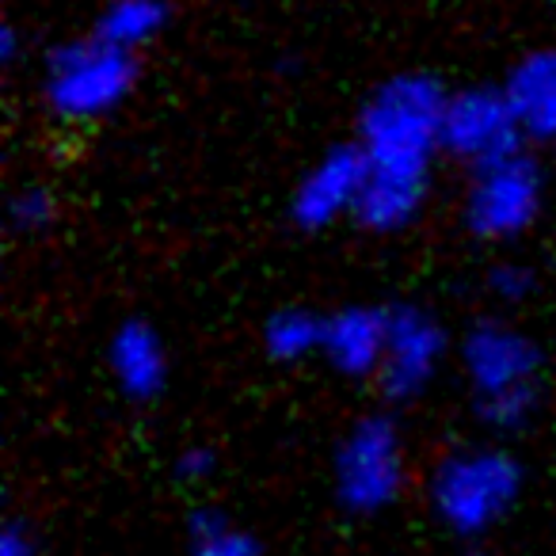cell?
Here are the masks:
<instances>
[{"instance_id": "obj_1", "label": "cell", "mask_w": 556, "mask_h": 556, "mask_svg": "<svg viewBox=\"0 0 556 556\" xmlns=\"http://www.w3.org/2000/svg\"><path fill=\"white\" fill-rule=\"evenodd\" d=\"M450 92L431 73H396L366 96L355 146L366 156V187L351 222L366 232H401L424 214L431 168L442 156V111Z\"/></svg>"}, {"instance_id": "obj_2", "label": "cell", "mask_w": 556, "mask_h": 556, "mask_svg": "<svg viewBox=\"0 0 556 556\" xmlns=\"http://www.w3.org/2000/svg\"><path fill=\"white\" fill-rule=\"evenodd\" d=\"M462 374L488 431L515 434L538 416L541 404V348L533 336L507 320H477L462 336Z\"/></svg>"}, {"instance_id": "obj_3", "label": "cell", "mask_w": 556, "mask_h": 556, "mask_svg": "<svg viewBox=\"0 0 556 556\" xmlns=\"http://www.w3.org/2000/svg\"><path fill=\"white\" fill-rule=\"evenodd\" d=\"M522 465L503 446H457L427 477V507L454 538H484L515 510Z\"/></svg>"}, {"instance_id": "obj_4", "label": "cell", "mask_w": 556, "mask_h": 556, "mask_svg": "<svg viewBox=\"0 0 556 556\" xmlns=\"http://www.w3.org/2000/svg\"><path fill=\"white\" fill-rule=\"evenodd\" d=\"M138 62L100 35L54 47L42 65V103L58 123L88 126L115 115L134 92Z\"/></svg>"}, {"instance_id": "obj_5", "label": "cell", "mask_w": 556, "mask_h": 556, "mask_svg": "<svg viewBox=\"0 0 556 556\" xmlns=\"http://www.w3.org/2000/svg\"><path fill=\"white\" fill-rule=\"evenodd\" d=\"M408 477V442L393 416L370 412L343 431L332 457V492L348 515H386L401 503Z\"/></svg>"}, {"instance_id": "obj_6", "label": "cell", "mask_w": 556, "mask_h": 556, "mask_svg": "<svg viewBox=\"0 0 556 556\" xmlns=\"http://www.w3.org/2000/svg\"><path fill=\"white\" fill-rule=\"evenodd\" d=\"M541 206H545V179L522 149L507 161L472 168L469 191L462 202V222L477 240L507 244L533 229Z\"/></svg>"}, {"instance_id": "obj_7", "label": "cell", "mask_w": 556, "mask_h": 556, "mask_svg": "<svg viewBox=\"0 0 556 556\" xmlns=\"http://www.w3.org/2000/svg\"><path fill=\"white\" fill-rule=\"evenodd\" d=\"M522 123H518L503 85H472L450 92L446 111H442V153L446 156L469 164V168H484V164L522 153Z\"/></svg>"}, {"instance_id": "obj_8", "label": "cell", "mask_w": 556, "mask_h": 556, "mask_svg": "<svg viewBox=\"0 0 556 556\" xmlns=\"http://www.w3.org/2000/svg\"><path fill=\"white\" fill-rule=\"evenodd\" d=\"M450 355V336L442 320L424 305H396L389 309V343L381 358V393L396 404L419 401L442 374Z\"/></svg>"}, {"instance_id": "obj_9", "label": "cell", "mask_w": 556, "mask_h": 556, "mask_svg": "<svg viewBox=\"0 0 556 556\" xmlns=\"http://www.w3.org/2000/svg\"><path fill=\"white\" fill-rule=\"evenodd\" d=\"M366 176H370V168H366V156L355 141L332 146L302 172L294 194H290L294 225L305 232H320L328 225L343 222V217H355Z\"/></svg>"}, {"instance_id": "obj_10", "label": "cell", "mask_w": 556, "mask_h": 556, "mask_svg": "<svg viewBox=\"0 0 556 556\" xmlns=\"http://www.w3.org/2000/svg\"><path fill=\"white\" fill-rule=\"evenodd\" d=\"M389 343V309L378 305H343L325 317V348L320 358L340 378H378Z\"/></svg>"}, {"instance_id": "obj_11", "label": "cell", "mask_w": 556, "mask_h": 556, "mask_svg": "<svg viewBox=\"0 0 556 556\" xmlns=\"http://www.w3.org/2000/svg\"><path fill=\"white\" fill-rule=\"evenodd\" d=\"M108 370L126 401H156L164 393V386H168V348H164L161 332L149 320H123L111 332Z\"/></svg>"}, {"instance_id": "obj_12", "label": "cell", "mask_w": 556, "mask_h": 556, "mask_svg": "<svg viewBox=\"0 0 556 556\" xmlns=\"http://www.w3.org/2000/svg\"><path fill=\"white\" fill-rule=\"evenodd\" d=\"M526 141H556V47L530 50L503 80Z\"/></svg>"}, {"instance_id": "obj_13", "label": "cell", "mask_w": 556, "mask_h": 556, "mask_svg": "<svg viewBox=\"0 0 556 556\" xmlns=\"http://www.w3.org/2000/svg\"><path fill=\"white\" fill-rule=\"evenodd\" d=\"M168 20V0H108L103 12L96 16L92 35H100L103 42L138 58V50L161 39Z\"/></svg>"}, {"instance_id": "obj_14", "label": "cell", "mask_w": 556, "mask_h": 556, "mask_svg": "<svg viewBox=\"0 0 556 556\" xmlns=\"http://www.w3.org/2000/svg\"><path fill=\"white\" fill-rule=\"evenodd\" d=\"M320 348H325V317L305 305L275 309L263 325V351L275 363H305V358L320 355Z\"/></svg>"}, {"instance_id": "obj_15", "label": "cell", "mask_w": 556, "mask_h": 556, "mask_svg": "<svg viewBox=\"0 0 556 556\" xmlns=\"http://www.w3.org/2000/svg\"><path fill=\"white\" fill-rule=\"evenodd\" d=\"M187 556H263L260 538L225 510L202 507L187 522Z\"/></svg>"}, {"instance_id": "obj_16", "label": "cell", "mask_w": 556, "mask_h": 556, "mask_svg": "<svg viewBox=\"0 0 556 556\" xmlns=\"http://www.w3.org/2000/svg\"><path fill=\"white\" fill-rule=\"evenodd\" d=\"M58 222V199L50 187L27 184L9 199V225L20 237H39Z\"/></svg>"}, {"instance_id": "obj_17", "label": "cell", "mask_w": 556, "mask_h": 556, "mask_svg": "<svg viewBox=\"0 0 556 556\" xmlns=\"http://www.w3.org/2000/svg\"><path fill=\"white\" fill-rule=\"evenodd\" d=\"M488 290H492L500 302L507 305H518L533 294V270L526 263H515V260H503L488 270Z\"/></svg>"}, {"instance_id": "obj_18", "label": "cell", "mask_w": 556, "mask_h": 556, "mask_svg": "<svg viewBox=\"0 0 556 556\" xmlns=\"http://www.w3.org/2000/svg\"><path fill=\"white\" fill-rule=\"evenodd\" d=\"M217 469V457L214 450L206 446H187L184 454L176 457V477L184 480V484H202V480H210Z\"/></svg>"}, {"instance_id": "obj_19", "label": "cell", "mask_w": 556, "mask_h": 556, "mask_svg": "<svg viewBox=\"0 0 556 556\" xmlns=\"http://www.w3.org/2000/svg\"><path fill=\"white\" fill-rule=\"evenodd\" d=\"M0 556H42L39 541L31 538V530L20 522H9L0 533Z\"/></svg>"}, {"instance_id": "obj_20", "label": "cell", "mask_w": 556, "mask_h": 556, "mask_svg": "<svg viewBox=\"0 0 556 556\" xmlns=\"http://www.w3.org/2000/svg\"><path fill=\"white\" fill-rule=\"evenodd\" d=\"M0 47H4V62H16V58H20V31H16V27H4V39H0Z\"/></svg>"}, {"instance_id": "obj_21", "label": "cell", "mask_w": 556, "mask_h": 556, "mask_svg": "<svg viewBox=\"0 0 556 556\" xmlns=\"http://www.w3.org/2000/svg\"><path fill=\"white\" fill-rule=\"evenodd\" d=\"M462 556H484V553H462Z\"/></svg>"}]
</instances>
